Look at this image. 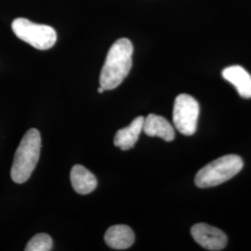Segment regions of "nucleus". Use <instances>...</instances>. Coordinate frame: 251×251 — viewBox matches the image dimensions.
Wrapping results in <instances>:
<instances>
[{
    "mask_svg": "<svg viewBox=\"0 0 251 251\" xmlns=\"http://www.w3.org/2000/svg\"><path fill=\"white\" fill-rule=\"evenodd\" d=\"M200 107L198 100L188 94H179L173 108V124L181 134H195L198 127Z\"/></svg>",
    "mask_w": 251,
    "mask_h": 251,
    "instance_id": "5",
    "label": "nucleus"
},
{
    "mask_svg": "<svg viewBox=\"0 0 251 251\" xmlns=\"http://www.w3.org/2000/svg\"><path fill=\"white\" fill-rule=\"evenodd\" d=\"M70 179L73 188L79 195H89L96 189L98 184L95 175L81 165L73 167Z\"/></svg>",
    "mask_w": 251,
    "mask_h": 251,
    "instance_id": "11",
    "label": "nucleus"
},
{
    "mask_svg": "<svg viewBox=\"0 0 251 251\" xmlns=\"http://www.w3.org/2000/svg\"><path fill=\"white\" fill-rule=\"evenodd\" d=\"M52 239L47 233H37L28 242L26 251H50L52 250Z\"/></svg>",
    "mask_w": 251,
    "mask_h": 251,
    "instance_id": "12",
    "label": "nucleus"
},
{
    "mask_svg": "<svg viewBox=\"0 0 251 251\" xmlns=\"http://www.w3.org/2000/svg\"><path fill=\"white\" fill-rule=\"evenodd\" d=\"M144 117H138L126 127L119 129L115 135L114 144L121 150L131 149L137 143L144 127Z\"/></svg>",
    "mask_w": 251,
    "mask_h": 251,
    "instance_id": "10",
    "label": "nucleus"
},
{
    "mask_svg": "<svg viewBox=\"0 0 251 251\" xmlns=\"http://www.w3.org/2000/svg\"><path fill=\"white\" fill-rule=\"evenodd\" d=\"M11 28L19 39L37 50H49L57 41V34L52 27L37 25L25 18L15 19L11 24Z\"/></svg>",
    "mask_w": 251,
    "mask_h": 251,
    "instance_id": "4",
    "label": "nucleus"
},
{
    "mask_svg": "<svg viewBox=\"0 0 251 251\" xmlns=\"http://www.w3.org/2000/svg\"><path fill=\"white\" fill-rule=\"evenodd\" d=\"M223 76L233 85L241 97L251 98V75L242 66L233 65L225 68Z\"/></svg>",
    "mask_w": 251,
    "mask_h": 251,
    "instance_id": "7",
    "label": "nucleus"
},
{
    "mask_svg": "<svg viewBox=\"0 0 251 251\" xmlns=\"http://www.w3.org/2000/svg\"><path fill=\"white\" fill-rule=\"evenodd\" d=\"M191 234L196 242L207 251H222L228 241L223 231L206 224L194 225L191 229Z\"/></svg>",
    "mask_w": 251,
    "mask_h": 251,
    "instance_id": "6",
    "label": "nucleus"
},
{
    "mask_svg": "<svg viewBox=\"0 0 251 251\" xmlns=\"http://www.w3.org/2000/svg\"><path fill=\"white\" fill-rule=\"evenodd\" d=\"M104 90H104L102 87H100L99 89H98V92H99V93H102Z\"/></svg>",
    "mask_w": 251,
    "mask_h": 251,
    "instance_id": "13",
    "label": "nucleus"
},
{
    "mask_svg": "<svg viewBox=\"0 0 251 251\" xmlns=\"http://www.w3.org/2000/svg\"><path fill=\"white\" fill-rule=\"evenodd\" d=\"M106 245L114 250H126L135 241V234L127 225H114L110 227L104 235Z\"/></svg>",
    "mask_w": 251,
    "mask_h": 251,
    "instance_id": "8",
    "label": "nucleus"
},
{
    "mask_svg": "<svg viewBox=\"0 0 251 251\" xmlns=\"http://www.w3.org/2000/svg\"><path fill=\"white\" fill-rule=\"evenodd\" d=\"M143 130L150 137H159L166 142H171L175 138V131L171 123L166 118L154 114L144 118Z\"/></svg>",
    "mask_w": 251,
    "mask_h": 251,
    "instance_id": "9",
    "label": "nucleus"
},
{
    "mask_svg": "<svg viewBox=\"0 0 251 251\" xmlns=\"http://www.w3.org/2000/svg\"><path fill=\"white\" fill-rule=\"evenodd\" d=\"M41 136L36 128H31L23 137L16 150L10 177L16 183H24L31 177L39 160Z\"/></svg>",
    "mask_w": 251,
    "mask_h": 251,
    "instance_id": "2",
    "label": "nucleus"
},
{
    "mask_svg": "<svg viewBox=\"0 0 251 251\" xmlns=\"http://www.w3.org/2000/svg\"><path fill=\"white\" fill-rule=\"evenodd\" d=\"M242 158L235 154L222 156L198 171L195 183L199 188L217 186L232 179L243 169Z\"/></svg>",
    "mask_w": 251,
    "mask_h": 251,
    "instance_id": "3",
    "label": "nucleus"
},
{
    "mask_svg": "<svg viewBox=\"0 0 251 251\" xmlns=\"http://www.w3.org/2000/svg\"><path fill=\"white\" fill-rule=\"evenodd\" d=\"M132 54L133 46L127 38H120L112 45L100 75V87L112 90L123 82L131 69Z\"/></svg>",
    "mask_w": 251,
    "mask_h": 251,
    "instance_id": "1",
    "label": "nucleus"
}]
</instances>
